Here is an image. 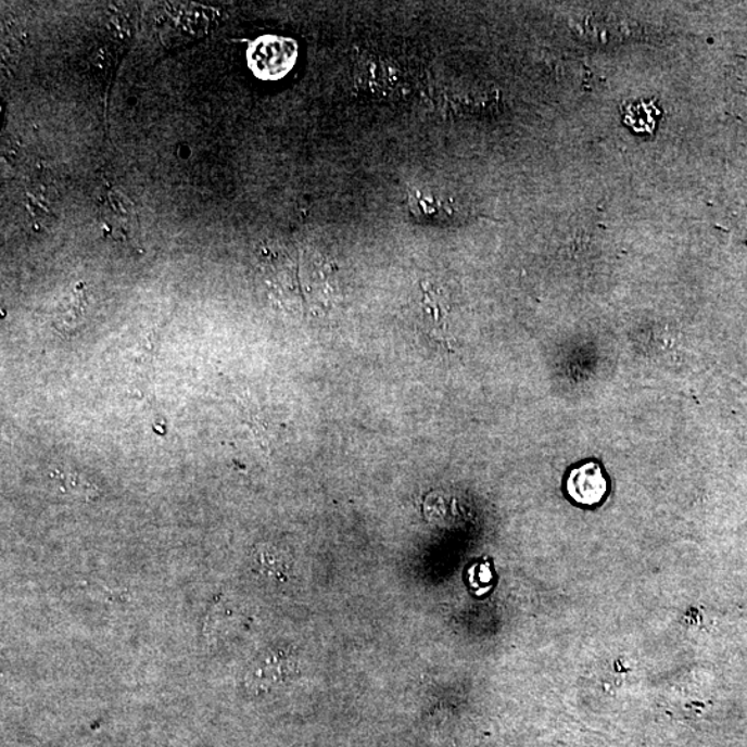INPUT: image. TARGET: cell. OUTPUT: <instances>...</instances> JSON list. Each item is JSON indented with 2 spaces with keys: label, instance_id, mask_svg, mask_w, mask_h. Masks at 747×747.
Instances as JSON below:
<instances>
[{
  "label": "cell",
  "instance_id": "6da1fadb",
  "mask_svg": "<svg viewBox=\"0 0 747 747\" xmlns=\"http://www.w3.org/2000/svg\"><path fill=\"white\" fill-rule=\"evenodd\" d=\"M565 489L573 503L583 507H595L607 497L609 482L598 461H587L570 469Z\"/></svg>",
  "mask_w": 747,
  "mask_h": 747
},
{
  "label": "cell",
  "instance_id": "7a4b0ae2",
  "mask_svg": "<svg viewBox=\"0 0 747 747\" xmlns=\"http://www.w3.org/2000/svg\"><path fill=\"white\" fill-rule=\"evenodd\" d=\"M662 117L663 111L656 100H637L622 105L623 124L635 134L653 135Z\"/></svg>",
  "mask_w": 747,
  "mask_h": 747
},
{
  "label": "cell",
  "instance_id": "3957f363",
  "mask_svg": "<svg viewBox=\"0 0 747 747\" xmlns=\"http://www.w3.org/2000/svg\"><path fill=\"white\" fill-rule=\"evenodd\" d=\"M49 481L64 496L77 499H94L99 491L96 484L75 469L54 467L49 471Z\"/></svg>",
  "mask_w": 747,
  "mask_h": 747
},
{
  "label": "cell",
  "instance_id": "277c9868",
  "mask_svg": "<svg viewBox=\"0 0 747 747\" xmlns=\"http://www.w3.org/2000/svg\"><path fill=\"white\" fill-rule=\"evenodd\" d=\"M408 208L414 218L418 219H448L453 218L452 201L444 200L436 194L423 193L418 189H408Z\"/></svg>",
  "mask_w": 747,
  "mask_h": 747
}]
</instances>
